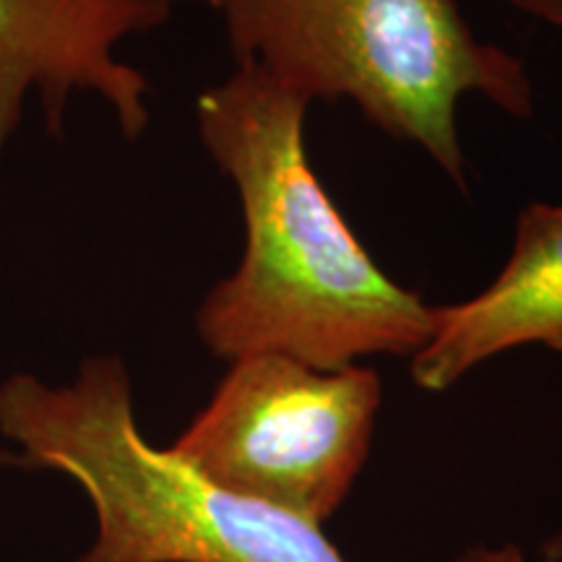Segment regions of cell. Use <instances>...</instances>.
Wrapping results in <instances>:
<instances>
[{
	"label": "cell",
	"mask_w": 562,
	"mask_h": 562,
	"mask_svg": "<svg viewBox=\"0 0 562 562\" xmlns=\"http://www.w3.org/2000/svg\"><path fill=\"white\" fill-rule=\"evenodd\" d=\"M311 102L240 66L195 102L203 149L235 186L245 248L195 313L211 355H284L321 370L412 357L435 305L381 269L311 167Z\"/></svg>",
	"instance_id": "obj_1"
},
{
	"label": "cell",
	"mask_w": 562,
	"mask_h": 562,
	"mask_svg": "<svg viewBox=\"0 0 562 562\" xmlns=\"http://www.w3.org/2000/svg\"><path fill=\"white\" fill-rule=\"evenodd\" d=\"M9 461L79 484L94 537L74 562H349L323 526L211 482L140 432L131 370L87 357L66 383L13 372L0 381ZM456 562L533 560L518 544L474 547Z\"/></svg>",
	"instance_id": "obj_2"
},
{
	"label": "cell",
	"mask_w": 562,
	"mask_h": 562,
	"mask_svg": "<svg viewBox=\"0 0 562 562\" xmlns=\"http://www.w3.org/2000/svg\"><path fill=\"white\" fill-rule=\"evenodd\" d=\"M381 404L364 364L237 357L170 448L220 487L326 526L370 459Z\"/></svg>",
	"instance_id": "obj_4"
},
{
	"label": "cell",
	"mask_w": 562,
	"mask_h": 562,
	"mask_svg": "<svg viewBox=\"0 0 562 562\" xmlns=\"http://www.w3.org/2000/svg\"><path fill=\"white\" fill-rule=\"evenodd\" d=\"M235 68L315 102H351L393 140L414 144L467 193L459 102L476 94L533 117L529 70L482 42L456 0H209Z\"/></svg>",
	"instance_id": "obj_3"
},
{
	"label": "cell",
	"mask_w": 562,
	"mask_h": 562,
	"mask_svg": "<svg viewBox=\"0 0 562 562\" xmlns=\"http://www.w3.org/2000/svg\"><path fill=\"white\" fill-rule=\"evenodd\" d=\"M518 11L562 30V0H510Z\"/></svg>",
	"instance_id": "obj_7"
},
{
	"label": "cell",
	"mask_w": 562,
	"mask_h": 562,
	"mask_svg": "<svg viewBox=\"0 0 562 562\" xmlns=\"http://www.w3.org/2000/svg\"><path fill=\"white\" fill-rule=\"evenodd\" d=\"M188 0H0V154L24 121L30 97L50 136H66L68 104L94 94L128 140L151 123V83L117 58L123 42L149 34Z\"/></svg>",
	"instance_id": "obj_5"
},
{
	"label": "cell",
	"mask_w": 562,
	"mask_h": 562,
	"mask_svg": "<svg viewBox=\"0 0 562 562\" xmlns=\"http://www.w3.org/2000/svg\"><path fill=\"white\" fill-rule=\"evenodd\" d=\"M518 347L562 355V203L524 206L503 271L474 297L435 307L432 336L412 357V378L422 391L442 393Z\"/></svg>",
	"instance_id": "obj_6"
}]
</instances>
